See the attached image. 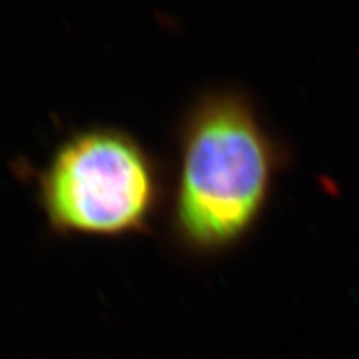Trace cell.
Wrapping results in <instances>:
<instances>
[{
	"label": "cell",
	"mask_w": 359,
	"mask_h": 359,
	"mask_svg": "<svg viewBox=\"0 0 359 359\" xmlns=\"http://www.w3.org/2000/svg\"><path fill=\"white\" fill-rule=\"evenodd\" d=\"M285 156L245 95L215 90L201 96L180 133L177 240L201 255L238 244L262 216Z\"/></svg>",
	"instance_id": "1"
},
{
	"label": "cell",
	"mask_w": 359,
	"mask_h": 359,
	"mask_svg": "<svg viewBox=\"0 0 359 359\" xmlns=\"http://www.w3.org/2000/svg\"><path fill=\"white\" fill-rule=\"evenodd\" d=\"M151 156L128 132L92 128L66 138L39 177V199L60 233L121 237L149 228L161 202Z\"/></svg>",
	"instance_id": "2"
}]
</instances>
